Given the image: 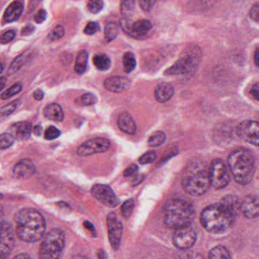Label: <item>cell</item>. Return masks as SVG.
<instances>
[{
  "label": "cell",
  "mask_w": 259,
  "mask_h": 259,
  "mask_svg": "<svg viewBox=\"0 0 259 259\" xmlns=\"http://www.w3.org/2000/svg\"><path fill=\"white\" fill-rule=\"evenodd\" d=\"M18 237L23 242H35L45 236L46 221L43 215L34 208H24L14 217Z\"/></svg>",
  "instance_id": "cell-1"
},
{
  "label": "cell",
  "mask_w": 259,
  "mask_h": 259,
  "mask_svg": "<svg viewBox=\"0 0 259 259\" xmlns=\"http://www.w3.org/2000/svg\"><path fill=\"white\" fill-rule=\"evenodd\" d=\"M236 215L222 203L210 204L201 211L200 221L204 230L212 234H221L232 228Z\"/></svg>",
  "instance_id": "cell-2"
},
{
  "label": "cell",
  "mask_w": 259,
  "mask_h": 259,
  "mask_svg": "<svg viewBox=\"0 0 259 259\" xmlns=\"http://www.w3.org/2000/svg\"><path fill=\"white\" fill-rule=\"evenodd\" d=\"M182 186L185 192L192 196L204 195L211 186L209 168L201 162H192L183 172Z\"/></svg>",
  "instance_id": "cell-3"
},
{
  "label": "cell",
  "mask_w": 259,
  "mask_h": 259,
  "mask_svg": "<svg viewBox=\"0 0 259 259\" xmlns=\"http://www.w3.org/2000/svg\"><path fill=\"white\" fill-rule=\"evenodd\" d=\"M164 223L170 229L191 225L195 218V209L189 201L181 198L169 200L163 207Z\"/></svg>",
  "instance_id": "cell-4"
},
{
  "label": "cell",
  "mask_w": 259,
  "mask_h": 259,
  "mask_svg": "<svg viewBox=\"0 0 259 259\" xmlns=\"http://www.w3.org/2000/svg\"><path fill=\"white\" fill-rule=\"evenodd\" d=\"M228 166L235 181L246 185L254 177L255 166L252 155L245 150H236L229 155Z\"/></svg>",
  "instance_id": "cell-5"
},
{
  "label": "cell",
  "mask_w": 259,
  "mask_h": 259,
  "mask_svg": "<svg viewBox=\"0 0 259 259\" xmlns=\"http://www.w3.org/2000/svg\"><path fill=\"white\" fill-rule=\"evenodd\" d=\"M202 58L199 47L189 45L184 50L180 58L164 72L165 75H182L190 73L198 68Z\"/></svg>",
  "instance_id": "cell-6"
},
{
  "label": "cell",
  "mask_w": 259,
  "mask_h": 259,
  "mask_svg": "<svg viewBox=\"0 0 259 259\" xmlns=\"http://www.w3.org/2000/svg\"><path fill=\"white\" fill-rule=\"evenodd\" d=\"M66 245V236L60 229H53L44 238L39 248V257L43 259L58 258Z\"/></svg>",
  "instance_id": "cell-7"
},
{
  "label": "cell",
  "mask_w": 259,
  "mask_h": 259,
  "mask_svg": "<svg viewBox=\"0 0 259 259\" xmlns=\"http://www.w3.org/2000/svg\"><path fill=\"white\" fill-rule=\"evenodd\" d=\"M209 177L210 185L216 189H224L230 181L228 168L221 159L213 160L210 163L209 167Z\"/></svg>",
  "instance_id": "cell-8"
},
{
  "label": "cell",
  "mask_w": 259,
  "mask_h": 259,
  "mask_svg": "<svg viewBox=\"0 0 259 259\" xmlns=\"http://www.w3.org/2000/svg\"><path fill=\"white\" fill-rule=\"evenodd\" d=\"M120 25L126 34L135 38L144 37L153 28L152 23L149 20L141 19L133 22L128 18H122L120 20Z\"/></svg>",
  "instance_id": "cell-9"
},
{
  "label": "cell",
  "mask_w": 259,
  "mask_h": 259,
  "mask_svg": "<svg viewBox=\"0 0 259 259\" xmlns=\"http://www.w3.org/2000/svg\"><path fill=\"white\" fill-rule=\"evenodd\" d=\"M107 230L110 245L114 250H118L120 247L123 233V225L122 221L114 212L109 213L107 218Z\"/></svg>",
  "instance_id": "cell-10"
},
{
  "label": "cell",
  "mask_w": 259,
  "mask_h": 259,
  "mask_svg": "<svg viewBox=\"0 0 259 259\" xmlns=\"http://www.w3.org/2000/svg\"><path fill=\"white\" fill-rule=\"evenodd\" d=\"M236 133L244 142L259 147V122L245 120L241 122L236 128Z\"/></svg>",
  "instance_id": "cell-11"
},
{
  "label": "cell",
  "mask_w": 259,
  "mask_h": 259,
  "mask_svg": "<svg viewBox=\"0 0 259 259\" xmlns=\"http://www.w3.org/2000/svg\"><path fill=\"white\" fill-rule=\"evenodd\" d=\"M197 240V234L191 225L176 229L172 236V242L177 248L188 249L192 248Z\"/></svg>",
  "instance_id": "cell-12"
},
{
  "label": "cell",
  "mask_w": 259,
  "mask_h": 259,
  "mask_svg": "<svg viewBox=\"0 0 259 259\" xmlns=\"http://www.w3.org/2000/svg\"><path fill=\"white\" fill-rule=\"evenodd\" d=\"M92 194L101 204L110 208L117 207L120 203L113 189L107 185H95L92 187Z\"/></svg>",
  "instance_id": "cell-13"
},
{
  "label": "cell",
  "mask_w": 259,
  "mask_h": 259,
  "mask_svg": "<svg viewBox=\"0 0 259 259\" xmlns=\"http://www.w3.org/2000/svg\"><path fill=\"white\" fill-rule=\"evenodd\" d=\"M110 147V142L104 138H95L90 139L80 145L77 150V154L81 157L93 155L108 151Z\"/></svg>",
  "instance_id": "cell-14"
},
{
  "label": "cell",
  "mask_w": 259,
  "mask_h": 259,
  "mask_svg": "<svg viewBox=\"0 0 259 259\" xmlns=\"http://www.w3.org/2000/svg\"><path fill=\"white\" fill-rule=\"evenodd\" d=\"M15 245V238L13 227L9 221L1 223V238H0V257H8L13 251Z\"/></svg>",
  "instance_id": "cell-15"
},
{
  "label": "cell",
  "mask_w": 259,
  "mask_h": 259,
  "mask_svg": "<svg viewBox=\"0 0 259 259\" xmlns=\"http://www.w3.org/2000/svg\"><path fill=\"white\" fill-rule=\"evenodd\" d=\"M36 166L30 159H23L18 162L13 169V175L17 180L31 178L36 172Z\"/></svg>",
  "instance_id": "cell-16"
},
{
  "label": "cell",
  "mask_w": 259,
  "mask_h": 259,
  "mask_svg": "<svg viewBox=\"0 0 259 259\" xmlns=\"http://www.w3.org/2000/svg\"><path fill=\"white\" fill-rule=\"evenodd\" d=\"M240 211L245 218L254 219L259 217V198L248 195L241 201Z\"/></svg>",
  "instance_id": "cell-17"
},
{
  "label": "cell",
  "mask_w": 259,
  "mask_h": 259,
  "mask_svg": "<svg viewBox=\"0 0 259 259\" xmlns=\"http://www.w3.org/2000/svg\"><path fill=\"white\" fill-rule=\"evenodd\" d=\"M131 84V80L126 77L113 76L107 78L104 81V86L109 92L121 93L130 89Z\"/></svg>",
  "instance_id": "cell-18"
},
{
  "label": "cell",
  "mask_w": 259,
  "mask_h": 259,
  "mask_svg": "<svg viewBox=\"0 0 259 259\" xmlns=\"http://www.w3.org/2000/svg\"><path fill=\"white\" fill-rule=\"evenodd\" d=\"M24 11L23 0H16L12 3L4 15V21L5 23H12L20 19Z\"/></svg>",
  "instance_id": "cell-19"
},
{
  "label": "cell",
  "mask_w": 259,
  "mask_h": 259,
  "mask_svg": "<svg viewBox=\"0 0 259 259\" xmlns=\"http://www.w3.org/2000/svg\"><path fill=\"white\" fill-rule=\"evenodd\" d=\"M11 132L12 134L17 140H27L31 136L32 125L28 122H17L12 125Z\"/></svg>",
  "instance_id": "cell-20"
},
{
  "label": "cell",
  "mask_w": 259,
  "mask_h": 259,
  "mask_svg": "<svg viewBox=\"0 0 259 259\" xmlns=\"http://www.w3.org/2000/svg\"><path fill=\"white\" fill-rule=\"evenodd\" d=\"M117 124L119 128L123 133L128 135H133L136 133V128H137L136 122H135L133 116L127 112H124L119 115L118 117Z\"/></svg>",
  "instance_id": "cell-21"
},
{
  "label": "cell",
  "mask_w": 259,
  "mask_h": 259,
  "mask_svg": "<svg viewBox=\"0 0 259 259\" xmlns=\"http://www.w3.org/2000/svg\"><path fill=\"white\" fill-rule=\"evenodd\" d=\"M174 88L169 83H161L156 87L154 97L159 103H165L174 96Z\"/></svg>",
  "instance_id": "cell-22"
},
{
  "label": "cell",
  "mask_w": 259,
  "mask_h": 259,
  "mask_svg": "<svg viewBox=\"0 0 259 259\" xmlns=\"http://www.w3.org/2000/svg\"><path fill=\"white\" fill-rule=\"evenodd\" d=\"M44 115L47 119L57 122H62L64 119V113L61 106L56 103L48 104L44 110Z\"/></svg>",
  "instance_id": "cell-23"
},
{
  "label": "cell",
  "mask_w": 259,
  "mask_h": 259,
  "mask_svg": "<svg viewBox=\"0 0 259 259\" xmlns=\"http://www.w3.org/2000/svg\"><path fill=\"white\" fill-rule=\"evenodd\" d=\"M32 54L30 51H26L21 55L18 56L9 68V74L14 75L18 71L22 69V66H25L30 60H31Z\"/></svg>",
  "instance_id": "cell-24"
},
{
  "label": "cell",
  "mask_w": 259,
  "mask_h": 259,
  "mask_svg": "<svg viewBox=\"0 0 259 259\" xmlns=\"http://www.w3.org/2000/svg\"><path fill=\"white\" fill-rule=\"evenodd\" d=\"M221 202L224 204L229 210H231L236 216H237L239 212H241V201L236 195H226L221 199Z\"/></svg>",
  "instance_id": "cell-25"
},
{
  "label": "cell",
  "mask_w": 259,
  "mask_h": 259,
  "mask_svg": "<svg viewBox=\"0 0 259 259\" xmlns=\"http://www.w3.org/2000/svg\"><path fill=\"white\" fill-rule=\"evenodd\" d=\"M88 62H89V54L86 51H81L78 53L75 60V71L76 73H84L87 69Z\"/></svg>",
  "instance_id": "cell-26"
},
{
  "label": "cell",
  "mask_w": 259,
  "mask_h": 259,
  "mask_svg": "<svg viewBox=\"0 0 259 259\" xmlns=\"http://www.w3.org/2000/svg\"><path fill=\"white\" fill-rule=\"evenodd\" d=\"M93 63L100 71H107L111 66V60L106 54H97L93 57Z\"/></svg>",
  "instance_id": "cell-27"
},
{
  "label": "cell",
  "mask_w": 259,
  "mask_h": 259,
  "mask_svg": "<svg viewBox=\"0 0 259 259\" xmlns=\"http://www.w3.org/2000/svg\"><path fill=\"white\" fill-rule=\"evenodd\" d=\"M136 59L133 53H125L122 57V66L125 73H131L136 67Z\"/></svg>",
  "instance_id": "cell-28"
},
{
  "label": "cell",
  "mask_w": 259,
  "mask_h": 259,
  "mask_svg": "<svg viewBox=\"0 0 259 259\" xmlns=\"http://www.w3.org/2000/svg\"><path fill=\"white\" fill-rule=\"evenodd\" d=\"M119 26L115 22H110L106 25L104 29V37L107 43L113 41L119 34Z\"/></svg>",
  "instance_id": "cell-29"
},
{
  "label": "cell",
  "mask_w": 259,
  "mask_h": 259,
  "mask_svg": "<svg viewBox=\"0 0 259 259\" xmlns=\"http://www.w3.org/2000/svg\"><path fill=\"white\" fill-rule=\"evenodd\" d=\"M208 257L211 259L230 258L231 255L227 248L222 245H218L210 249L208 253Z\"/></svg>",
  "instance_id": "cell-30"
},
{
  "label": "cell",
  "mask_w": 259,
  "mask_h": 259,
  "mask_svg": "<svg viewBox=\"0 0 259 259\" xmlns=\"http://www.w3.org/2000/svg\"><path fill=\"white\" fill-rule=\"evenodd\" d=\"M136 8V0H121L120 12L123 18L132 16Z\"/></svg>",
  "instance_id": "cell-31"
},
{
  "label": "cell",
  "mask_w": 259,
  "mask_h": 259,
  "mask_svg": "<svg viewBox=\"0 0 259 259\" xmlns=\"http://www.w3.org/2000/svg\"><path fill=\"white\" fill-rule=\"evenodd\" d=\"M166 136L162 131L156 132L149 138L148 141V145L151 148H157L166 142Z\"/></svg>",
  "instance_id": "cell-32"
},
{
  "label": "cell",
  "mask_w": 259,
  "mask_h": 259,
  "mask_svg": "<svg viewBox=\"0 0 259 259\" xmlns=\"http://www.w3.org/2000/svg\"><path fill=\"white\" fill-rule=\"evenodd\" d=\"M22 89H23V85H22V83H16V84L12 85L11 87L9 88L5 92H3L2 95H1V99H10L12 97L15 96V95L19 94V92H22Z\"/></svg>",
  "instance_id": "cell-33"
},
{
  "label": "cell",
  "mask_w": 259,
  "mask_h": 259,
  "mask_svg": "<svg viewBox=\"0 0 259 259\" xmlns=\"http://www.w3.org/2000/svg\"><path fill=\"white\" fill-rule=\"evenodd\" d=\"M21 103H22V100L18 99L16 101H13V102L10 103L7 105L4 106L1 109V116L2 117H5V116H9L11 115L12 113H14L16 111V109L19 107Z\"/></svg>",
  "instance_id": "cell-34"
},
{
  "label": "cell",
  "mask_w": 259,
  "mask_h": 259,
  "mask_svg": "<svg viewBox=\"0 0 259 259\" xmlns=\"http://www.w3.org/2000/svg\"><path fill=\"white\" fill-rule=\"evenodd\" d=\"M16 138L12 133H3L0 136V148L2 150L10 148L14 144Z\"/></svg>",
  "instance_id": "cell-35"
},
{
  "label": "cell",
  "mask_w": 259,
  "mask_h": 259,
  "mask_svg": "<svg viewBox=\"0 0 259 259\" xmlns=\"http://www.w3.org/2000/svg\"><path fill=\"white\" fill-rule=\"evenodd\" d=\"M87 8L91 13L98 14L104 9V2L103 0H89Z\"/></svg>",
  "instance_id": "cell-36"
},
{
  "label": "cell",
  "mask_w": 259,
  "mask_h": 259,
  "mask_svg": "<svg viewBox=\"0 0 259 259\" xmlns=\"http://www.w3.org/2000/svg\"><path fill=\"white\" fill-rule=\"evenodd\" d=\"M135 208V201L133 198L127 200L122 204L121 207V211H122V216L125 218H130L133 213V210Z\"/></svg>",
  "instance_id": "cell-37"
},
{
  "label": "cell",
  "mask_w": 259,
  "mask_h": 259,
  "mask_svg": "<svg viewBox=\"0 0 259 259\" xmlns=\"http://www.w3.org/2000/svg\"><path fill=\"white\" fill-rule=\"evenodd\" d=\"M65 34V28L62 25H59L51 30V32L48 34V38L54 41L62 38Z\"/></svg>",
  "instance_id": "cell-38"
},
{
  "label": "cell",
  "mask_w": 259,
  "mask_h": 259,
  "mask_svg": "<svg viewBox=\"0 0 259 259\" xmlns=\"http://www.w3.org/2000/svg\"><path fill=\"white\" fill-rule=\"evenodd\" d=\"M98 98L94 94L87 93L80 98V103L84 106L93 105L96 104Z\"/></svg>",
  "instance_id": "cell-39"
},
{
  "label": "cell",
  "mask_w": 259,
  "mask_h": 259,
  "mask_svg": "<svg viewBox=\"0 0 259 259\" xmlns=\"http://www.w3.org/2000/svg\"><path fill=\"white\" fill-rule=\"evenodd\" d=\"M60 135H61V132L58 128L52 125V126H50L49 128H47L45 133V137L47 140L51 141L60 137Z\"/></svg>",
  "instance_id": "cell-40"
},
{
  "label": "cell",
  "mask_w": 259,
  "mask_h": 259,
  "mask_svg": "<svg viewBox=\"0 0 259 259\" xmlns=\"http://www.w3.org/2000/svg\"><path fill=\"white\" fill-rule=\"evenodd\" d=\"M157 159V154L154 151H149L145 153L139 158V163L141 164H148L152 163Z\"/></svg>",
  "instance_id": "cell-41"
},
{
  "label": "cell",
  "mask_w": 259,
  "mask_h": 259,
  "mask_svg": "<svg viewBox=\"0 0 259 259\" xmlns=\"http://www.w3.org/2000/svg\"><path fill=\"white\" fill-rule=\"evenodd\" d=\"M101 30L99 24L98 22H91L86 25L84 29V33L87 35H93Z\"/></svg>",
  "instance_id": "cell-42"
},
{
  "label": "cell",
  "mask_w": 259,
  "mask_h": 259,
  "mask_svg": "<svg viewBox=\"0 0 259 259\" xmlns=\"http://www.w3.org/2000/svg\"><path fill=\"white\" fill-rule=\"evenodd\" d=\"M157 0H139V6L144 12H150L155 5Z\"/></svg>",
  "instance_id": "cell-43"
},
{
  "label": "cell",
  "mask_w": 259,
  "mask_h": 259,
  "mask_svg": "<svg viewBox=\"0 0 259 259\" xmlns=\"http://www.w3.org/2000/svg\"><path fill=\"white\" fill-rule=\"evenodd\" d=\"M15 37H16V32L13 30H10V31H7L1 35L0 42L2 45H7V44L10 43L12 40H14Z\"/></svg>",
  "instance_id": "cell-44"
},
{
  "label": "cell",
  "mask_w": 259,
  "mask_h": 259,
  "mask_svg": "<svg viewBox=\"0 0 259 259\" xmlns=\"http://www.w3.org/2000/svg\"><path fill=\"white\" fill-rule=\"evenodd\" d=\"M249 16L251 20L259 25V3L252 6L249 12Z\"/></svg>",
  "instance_id": "cell-45"
},
{
  "label": "cell",
  "mask_w": 259,
  "mask_h": 259,
  "mask_svg": "<svg viewBox=\"0 0 259 259\" xmlns=\"http://www.w3.org/2000/svg\"><path fill=\"white\" fill-rule=\"evenodd\" d=\"M34 19L36 23H44V22L46 21V19H48V13H47L46 10H44V9H40V10H38L37 13L34 15Z\"/></svg>",
  "instance_id": "cell-46"
},
{
  "label": "cell",
  "mask_w": 259,
  "mask_h": 259,
  "mask_svg": "<svg viewBox=\"0 0 259 259\" xmlns=\"http://www.w3.org/2000/svg\"><path fill=\"white\" fill-rule=\"evenodd\" d=\"M139 170V167H138L137 165L134 164H130L126 169L124 170V177H133L134 176L136 172Z\"/></svg>",
  "instance_id": "cell-47"
},
{
  "label": "cell",
  "mask_w": 259,
  "mask_h": 259,
  "mask_svg": "<svg viewBox=\"0 0 259 259\" xmlns=\"http://www.w3.org/2000/svg\"><path fill=\"white\" fill-rule=\"evenodd\" d=\"M35 31V27L32 25H28L24 27L21 31L22 36H30Z\"/></svg>",
  "instance_id": "cell-48"
},
{
  "label": "cell",
  "mask_w": 259,
  "mask_h": 259,
  "mask_svg": "<svg viewBox=\"0 0 259 259\" xmlns=\"http://www.w3.org/2000/svg\"><path fill=\"white\" fill-rule=\"evenodd\" d=\"M250 94L254 100L259 101V81L251 87Z\"/></svg>",
  "instance_id": "cell-49"
},
{
  "label": "cell",
  "mask_w": 259,
  "mask_h": 259,
  "mask_svg": "<svg viewBox=\"0 0 259 259\" xmlns=\"http://www.w3.org/2000/svg\"><path fill=\"white\" fill-rule=\"evenodd\" d=\"M33 96H34V99L37 100V101H41V100H43L44 97H45V93L40 89H37V90L34 92Z\"/></svg>",
  "instance_id": "cell-50"
},
{
  "label": "cell",
  "mask_w": 259,
  "mask_h": 259,
  "mask_svg": "<svg viewBox=\"0 0 259 259\" xmlns=\"http://www.w3.org/2000/svg\"><path fill=\"white\" fill-rule=\"evenodd\" d=\"M84 227L88 229V230H90L91 233H92V234H96V231H95V227H94V225L92 224V223L89 222V221H84Z\"/></svg>",
  "instance_id": "cell-51"
},
{
  "label": "cell",
  "mask_w": 259,
  "mask_h": 259,
  "mask_svg": "<svg viewBox=\"0 0 259 259\" xmlns=\"http://www.w3.org/2000/svg\"><path fill=\"white\" fill-rule=\"evenodd\" d=\"M144 178L145 177L142 175L136 176L134 179L133 180V186H137L139 183H142L143 181Z\"/></svg>",
  "instance_id": "cell-52"
},
{
  "label": "cell",
  "mask_w": 259,
  "mask_h": 259,
  "mask_svg": "<svg viewBox=\"0 0 259 259\" xmlns=\"http://www.w3.org/2000/svg\"><path fill=\"white\" fill-rule=\"evenodd\" d=\"M33 133H34L35 136H40L42 135V133H43V128H42L40 125H36L34 130H33Z\"/></svg>",
  "instance_id": "cell-53"
},
{
  "label": "cell",
  "mask_w": 259,
  "mask_h": 259,
  "mask_svg": "<svg viewBox=\"0 0 259 259\" xmlns=\"http://www.w3.org/2000/svg\"><path fill=\"white\" fill-rule=\"evenodd\" d=\"M7 78H6L5 77H2V78H1V79H0V86H1L0 89H1V90H4V88H5L6 84H7Z\"/></svg>",
  "instance_id": "cell-54"
},
{
  "label": "cell",
  "mask_w": 259,
  "mask_h": 259,
  "mask_svg": "<svg viewBox=\"0 0 259 259\" xmlns=\"http://www.w3.org/2000/svg\"><path fill=\"white\" fill-rule=\"evenodd\" d=\"M98 257L99 258H107V255L104 250H99L98 252Z\"/></svg>",
  "instance_id": "cell-55"
},
{
  "label": "cell",
  "mask_w": 259,
  "mask_h": 259,
  "mask_svg": "<svg viewBox=\"0 0 259 259\" xmlns=\"http://www.w3.org/2000/svg\"><path fill=\"white\" fill-rule=\"evenodd\" d=\"M254 62H255L256 66L259 68V48L254 54Z\"/></svg>",
  "instance_id": "cell-56"
},
{
  "label": "cell",
  "mask_w": 259,
  "mask_h": 259,
  "mask_svg": "<svg viewBox=\"0 0 259 259\" xmlns=\"http://www.w3.org/2000/svg\"><path fill=\"white\" fill-rule=\"evenodd\" d=\"M22 257H23V258H28V257H30V256L27 254H19V255H16L15 258H22Z\"/></svg>",
  "instance_id": "cell-57"
},
{
  "label": "cell",
  "mask_w": 259,
  "mask_h": 259,
  "mask_svg": "<svg viewBox=\"0 0 259 259\" xmlns=\"http://www.w3.org/2000/svg\"><path fill=\"white\" fill-rule=\"evenodd\" d=\"M4 64H3V63H2V72H4Z\"/></svg>",
  "instance_id": "cell-58"
}]
</instances>
